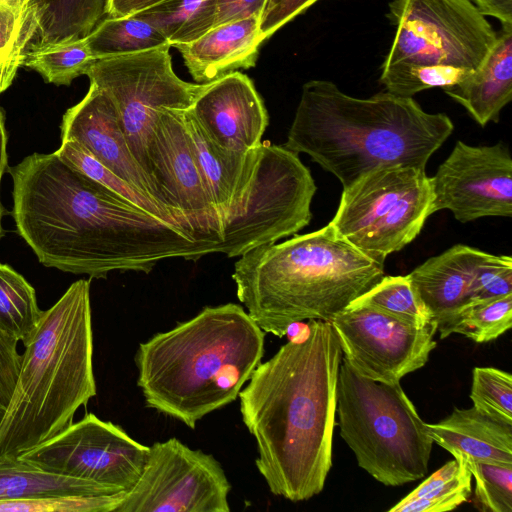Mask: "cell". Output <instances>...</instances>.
Masks as SVG:
<instances>
[{"label":"cell","mask_w":512,"mask_h":512,"mask_svg":"<svg viewBox=\"0 0 512 512\" xmlns=\"http://www.w3.org/2000/svg\"><path fill=\"white\" fill-rule=\"evenodd\" d=\"M8 172L17 232L46 267L102 278L113 271L148 273L162 260L213 253L55 152L33 153Z\"/></svg>","instance_id":"cell-1"},{"label":"cell","mask_w":512,"mask_h":512,"mask_svg":"<svg viewBox=\"0 0 512 512\" xmlns=\"http://www.w3.org/2000/svg\"><path fill=\"white\" fill-rule=\"evenodd\" d=\"M307 327L305 338L260 363L238 395L259 473L272 494L294 502L318 495L330 471L342 360L329 321Z\"/></svg>","instance_id":"cell-2"},{"label":"cell","mask_w":512,"mask_h":512,"mask_svg":"<svg viewBox=\"0 0 512 512\" xmlns=\"http://www.w3.org/2000/svg\"><path fill=\"white\" fill-rule=\"evenodd\" d=\"M453 130L445 113H428L413 97L357 98L331 81L310 80L283 146L310 156L346 189L378 168H425Z\"/></svg>","instance_id":"cell-3"},{"label":"cell","mask_w":512,"mask_h":512,"mask_svg":"<svg viewBox=\"0 0 512 512\" xmlns=\"http://www.w3.org/2000/svg\"><path fill=\"white\" fill-rule=\"evenodd\" d=\"M263 355L264 331L242 306H207L140 343L137 385L148 407L194 429L236 400Z\"/></svg>","instance_id":"cell-4"},{"label":"cell","mask_w":512,"mask_h":512,"mask_svg":"<svg viewBox=\"0 0 512 512\" xmlns=\"http://www.w3.org/2000/svg\"><path fill=\"white\" fill-rule=\"evenodd\" d=\"M383 276L384 263L356 249L328 223L248 251L234 264L232 279L250 317L281 338L303 320L330 321Z\"/></svg>","instance_id":"cell-5"},{"label":"cell","mask_w":512,"mask_h":512,"mask_svg":"<svg viewBox=\"0 0 512 512\" xmlns=\"http://www.w3.org/2000/svg\"><path fill=\"white\" fill-rule=\"evenodd\" d=\"M25 347L13 394L0 418V459L16 458L63 431L96 395L90 282L72 283Z\"/></svg>","instance_id":"cell-6"},{"label":"cell","mask_w":512,"mask_h":512,"mask_svg":"<svg viewBox=\"0 0 512 512\" xmlns=\"http://www.w3.org/2000/svg\"><path fill=\"white\" fill-rule=\"evenodd\" d=\"M340 436L358 465L386 486H400L428 472L433 440L400 382L383 383L339 368L337 408Z\"/></svg>","instance_id":"cell-7"},{"label":"cell","mask_w":512,"mask_h":512,"mask_svg":"<svg viewBox=\"0 0 512 512\" xmlns=\"http://www.w3.org/2000/svg\"><path fill=\"white\" fill-rule=\"evenodd\" d=\"M299 154L261 142L238 202L221 220L215 253L240 257L262 245L293 236L312 218L316 184Z\"/></svg>","instance_id":"cell-8"},{"label":"cell","mask_w":512,"mask_h":512,"mask_svg":"<svg viewBox=\"0 0 512 512\" xmlns=\"http://www.w3.org/2000/svg\"><path fill=\"white\" fill-rule=\"evenodd\" d=\"M433 199L425 168L382 167L343 189L330 224L356 249L384 263L419 235L434 213Z\"/></svg>","instance_id":"cell-9"},{"label":"cell","mask_w":512,"mask_h":512,"mask_svg":"<svg viewBox=\"0 0 512 512\" xmlns=\"http://www.w3.org/2000/svg\"><path fill=\"white\" fill-rule=\"evenodd\" d=\"M170 47L97 59L85 73L111 98L128 146L153 185L147 144L157 111L188 110L209 84L180 79L172 68Z\"/></svg>","instance_id":"cell-10"},{"label":"cell","mask_w":512,"mask_h":512,"mask_svg":"<svg viewBox=\"0 0 512 512\" xmlns=\"http://www.w3.org/2000/svg\"><path fill=\"white\" fill-rule=\"evenodd\" d=\"M387 16L396 31L382 66L413 63L475 71L497 39L470 0H393Z\"/></svg>","instance_id":"cell-11"},{"label":"cell","mask_w":512,"mask_h":512,"mask_svg":"<svg viewBox=\"0 0 512 512\" xmlns=\"http://www.w3.org/2000/svg\"><path fill=\"white\" fill-rule=\"evenodd\" d=\"M149 446L120 426L87 413L17 458L52 473L78 478L113 495L128 492L145 466Z\"/></svg>","instance_id":"cell-12"},{"label":"cell","mask_w":512,"mask_h":512,"mask_svg":"<svg viewBox=\"0 0 512 512\" xmlns=\"http://www.w3.org/2000/svg\"><path fill=\"white\" fill-rule=\"evenodd\" d=\"M221 464L176 438L149 446L143 471L115 512H229Z\"/></svg>","instance_id":"cell-13"},{"label":"cell","mask_w":512,"mask_h":512,"mask_svg":"<svg viewBox=\"0 0 512 512\" xmlns=\"http://www.w3.org/2000/svg\"><path fill=\"white\" fill-rule=\"evenodd\" d=\"M183 111L156 113L147 144L151 178L175 223L215 253L221 241L220 217L196 162Z\"/></svg>","instance_id":"cell-14"},{"label":"cell","mask_w":512,"mask_h":512,"mask_svg":"<svg viewBox=\"0 0 512 512\" xmlns=\"http://www.w3.org/2000/svg\"><path fill=\"white\" fill-rule=\"evenodd\" d=\"M344 359L359 375L398 383L423 367L436 347L438 325L418 328L377 309L349 304L329 321Z\"/></svg>","instance_id":"cell-15"},{"label":"cell","mask_w":512,"mask_h":512,"mask_svg":"<svg viewBox=\"0 0 512 512\" xmlns=\"http://www.w3.org/2000/svg\"><path fill=\"white\" fill-rule=\"evenodd\" d=\"M433 210L447 209L461 223L512 216V160L507 146L458 141L431 177Z\"/></svg>","instance_id":"cell-16"},{"label":"cell","mask_w":512,"mask_h":512,"mask_svg":"<svg viewBox=\"0 0 512 512\" xmlns=\"http://www.w3.org/2000/svg\"><path fill=\"white\" fill-rule=\"evenodd\" d=\"M187 111L211 143L233 153L259 146L269 124L252 80L238 71L209 82Z\"/></svg>","instance_id":"cell-17"},{"label":"cell","mask_w":512,"mask_h":512,"mask_svg":"<svg viewBox=\"0 0 512 512\" xmlns=\"http://www.w3.org/2000/svg\"><path fill=\"white\" fill-rule=\"evenodd\" d=\"M60 130L61 140L77 142L117 177L170 215L160 203L156 188L135 160L116 108L104 90L90 83L84 98L63 115Z\"/></svg>","instance_id":"cell-18"},{"label":"cell","mask_w":512,"mask_h":512,"mask_svg":"<svg viewBox=\"0 0 512 512\" xmlns=\"http://www.w3.org/2000/svg\"><path fill=\"white\" fill-rule=\"evenodd\" d=\"M486 252L457 244L408 274L432 321L444 324L472 301L473 286Z\"/></svg>","instance_id":"cell-19"},{"label":"cell","mask_w":512,"mask_h":512,"mask_svg":"<svg viewBox=\"0 0 512 512\" xmlns=\"http://www.w3.org/2000/svg\"><path fill=\"white\" fill-rule=\"evenodd\" d=\"M263 41L259 17L250 16L215 26L198 39L173 47L181 54L192 78L209 83L253 67Z\"/></svg>","instance_id":"cell-20"},{"label":"cell","mask_w":512,"mask_h":512,"mask_svg":"<svg viewBox=\"0 0 512 512\" xmlns=\"http://www.w3.org/2000/svg\"><path fill=\"white\" fill-rule=\"evenodd\" d=\"M433 442L454 457L512 464V423L492 417L476 407L454 408L435 424H426Z\"/></svg>","instance_id":"cell-21"},{"label":"cell","mask_w":512,"mask_h":512,"mask_svg":"<svg viewBox=\"0 0 512 512\" xmlns=\"http://www.w3.org/2000/svg\"><path fill=\"white\" fill-rule=\"evenodd\" d=\"M482 127L498 122L512 99V26H502L482 65L462 82L443 89Z\"/></svg>","instance_id":"cell-22"},{"label":"cell","mask_w":512,"mask_h":512,"mask_svg":"<svg viewBox=\"0 0 512 512\" xmlns=\"http://www.w3.org/2000/svg\"><path fill=\"white\" fill-rule=\"evenodd\" d=\"M185 127L198 167L222 218L238 202L248 181L256 148L246 153L224 151L211 143L187 110Z\"/></svg>","instance_id":"cell-23"},{"label":"cell","mask_w":512,"mask_h":512,"mask_svg":"<svg viewBox=\"0 0 512 512\" xmlns=\"http://www.w3.org/2000/svg\"><path fill=\"white\" fill-rule=\"evenodd\" d=\"M109 0H33L35 36L29 46L86 37L108 16Z\"/></svg>","instance_id":"cell-24"},{"label":"cell","mask_w":512,"mask_h":512,"mask_svg":"<svg viewBox=\"0 0 512 512\" xmlns=\"http://www.w3.org/2000/svg\"><path fill=\"white\" fill-rule=\"evenodd\" d=\"M62 495H109L90 482L10 457L0 459V500Z\"/></svg>","instance_id":"cell-25"},{"label":"cell","mask_w":512,"mask_h":512,"mask_svg":"<svg viewBox=\"0 0 512 512\" xmlns=\"http://www.w3.org/2000/svg\"><path fill=\"white\" fill-rule=\"evenodd\" d=\"M218 0H163L133 16L159 30L171 46L192 42L215 26Z\"/></svg>","instance_id":"cell-26"},{"label":"cell","mask_w":512,"mask_h":512,"mask_svg":"<svg viewBox=\"0 0 512 512\" xmlns=\"http://www.w3.org/2000/svg\"><path fill=\"white\" fill-rule=\"evenodd\" d=\"M471 473L460 457L445 463L389 512H444L466 502L471 494Z\"/></svg>","instance_id":"cell-27"},{"label":"cell","mask_w":512,"mask_h":512,"mask_svg":"<svg viewBox=\"0 0 512 512\" xmlns=\"http://www.w3.org/2000/svg\"><path fill=\"white\" fill-rule=\"evenodd\" d=\"M85 39L96 60L171 46L159 30L133 15L106 17Z\"/></svg>","instance_id":"cell-28"},{"label":"cell","mask_w":512,"mask_h":512,"mask_svg":"<svg viewBox=\"0 0 512 512\" xmlns=\"http://www.w3.org/2000/svg\"><path fill=\"white\" fill-rule=\"evenodd\" d=\"M95 60L84 37L29 46L21 66L38 72L47 83L70 85L75 78L85 75Z\"/></svg>","instance_id":"cell-29"},{"label":"cell","mask_w":512,"mask_h":512,"mask_svg":"<svg viewBox=\"0 0 512 512\" xmlns=\"http://www.w3.org/2000/svg\"><path fill=\"white\" fill-rule=\"evenodd\" d=\"M42 312L35 289L13 268L0 264V323L26 346Z\"/></svg>","instance_id":"cell-30"},{"label":"cell","mask_w":512,"mask_h":512,"mask_svg":"<svg viewBox=\"0 0 512 512\" xmlns=\"http://www.w3.org/2000/svg\"><path fill=\"white\" fill-rule=\"evenodd\" d=\"M350 304L369 306L418 328L432 321L408 275L383 276Z\"/></svg>","instance_id":"cell-31"},{"label":"cell","mask_w":512,"mask_h":512,"mask_svg":"<svg viewBox=\"0 0 512 512\" xmlns=\"http://www.w3.org/2000/svg\"><path fill=\"white\" fill-rule=\"evenodd\" d=\"M512 326V294L471 303L451 319L438 326L441 339L453 333L464 335L475 342L494 340Z\"/></svg>","instance_id":"cell-32"},{"label":"cell","mask_w":512,"mask_h":512,"mask_svg":"<svg viewBox=\"0 0 512 512\" xmlns=\"http://www.w3.org/2000/svg\"><path fill=\"white\" fill-rule=\"evenodd\" d=\"M473 71L444 65L396 63L381 66L380 83L387 92L413 97L430 88H448L466 79Z\"/></svg>","instance_id":"cell-33"},{"label":"cell","mask_w":512,"mask_h":512,"mask_svg":"<svg viewBox=\"0 0 512 512\" xmlns=\"http://www.w3.org/2000/svg\"><path fill=\"white\" fill-rule=\"evenodd\" d=\"M55 154L129 203L164 221L177 225L172 217L154 201L117 177L77 142L73 140H61V145L59 149L55 151Z\"/></svg>","instance_id":"cell-34"},{"label":"cell","mask_w":512,"mask_h":512,"mask_svg":"<svg viewBox=\"0 0 512 512\" xmlns=\"http://www.w3.org/2000/svg\"><path fill=\"white\" fill-rule=\"evenodd\" d=\"M460 458L475 480V497L481 509L490 512H511L512 464Z\"/></svg>","instance_id":"cell-35"},{"label":"cell","mask_w":512,"mask_h":512,"mask_svg":"<svg viewBox=\"0 0 512 512\" xmlns=\"http://www.w3.org/2000/svg\"><path fill=\"white\" fill-rule=\"evenodd\" d=\"M470 398L480 411L512 423V375L494 367H475Z\"/></svg>","instance_id":"cell-36"},{"label":"cell","mask_w":512,"mask_h":512,"mask_svg":"<svg viewBox=\"0 0 512 512\" xmlns=\"http://www.w3.org/2000/svg\"><path fill=\"white\" fill-rule=\"evenodd\" d=\"M125 493L0 500V512H115Z\"/></svg>","instance_id":"cell-37"},{"label":"cell","mask_w":512,"mask_h":512,"mask_svg":"<svg viewBox=\"0 0 512 512\" xmlns=\"http://www.w3.org/2000/svg\"><path fill=\"white\" fill-rule=\"evenodd\" d=\"M509 294H512V258L487 253L475 277L471 303Z\"/></svg>","instance_id":"cell-38"},{"label":"cell","mask_w":512,"mask_h":512,"mask_svg":"<svg viewBox=\"0 0 512 512\" xmlns=\"http://www.w3.org/2000/svg\"><path fill=\"white\" fill-rule=\"evenodd\" d=\"M33 0H0V28L23 56L35 36Z\"/></svg>","instance_id":"cell-39"},{"label":"cell","mask_w":512,"mask_h":512,"mask_svg":"<svg viewBox=\"0 0 512 512\" xmlns=\"http://www.w3.org/2000/svg\"><path fill=\"white\" fill-rule=\"evenodd\" d=\"M18 339L0 323V418L13 394L22 354Z\"/></svg>","instance_id":"cell-40"},{"label":"cell","mask_w":512,"mask_h":512,"mask_svg":"<svg viewBox=\"0 0 512 512\" xmlns=\"http://www.w3.org/2000/svg\"><path fill=\"white\" fill-rule=\"evenodd\" d=\"M317 1L319 0H266L259 17V28L264 40Z\"/></svg>","instance_id":"cell-41"},{"label":"cell","mask_w":512,"mask_h":512,"mask_svg":"<svg viewBox=\"0 0 512 512\" xmlns=\"http://www.w3.org/2000/svg\"><path fill=\"white\" fill-rule=\"evenodd\" d=\"M265 3L266 0H218L215 26L250 16L260 17Z\"/></svg>","instance_id":"cell-42"},{"label":"cell","mask_w":512,"mask_h":512,"mask_svg":"<svg viewBox=\"0 0 512 512\" xmlns=\"http://www.w3.org/2000/svg\"><path fill=\"white\" fill-rule=\"evenodd\" d=\"M484 16L500 21L502 26H512V0H470Z\"/></svg>","instance_id":"cell-43"},{"label":"cell","mask_w":512,"mask_h":512,"mask_svg":"<svg viewBox=\"0 0 512 512\" xmlns=\"http://www.w3.org/2000/svg\"><path fill=\"white\" fill-rule=\"evenodd\" d=\"M163 0H109L107 17H125L134 15Z\"/></svg>","instance_id":"cell-44"},{"label":"cell","mask_w":512,"mask_h":512,"mask_svg":"<svg viewBox=\"0 0 512 512\" xmlns=\"http://www.w3.org/2000/svg\"><path fill=\"white\" fill-rule=\"evenodd\" d=\"M7 132L5 128V118L2 109L0 108V186L2 176L7 169ZM4 214V209L0 200V238L3 235L2 230V216Z\"/></svg>","instance_id":"cell-45"}]
</instances>
